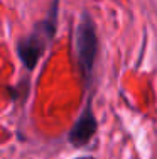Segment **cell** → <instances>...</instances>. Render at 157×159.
Returning a JSON list of instances; mask_svg holds the SVG:
<instances>
[{
  "label": "cell",
  "instance_id": "cell-3",
  "mask_svg": "<svg viewBox=\"0 0 157 159\" xmlns=\"http://www.w3.org/2000/svg\"><path fill=\"white\" fill-rule=\"evenodd\" d=\"M96 132V119L91 112V107L85 108V112L80 115V119L76 120V124L73 125L69 132V142L74 147H81L85 144L91 141V137Z\"/></svg>",
  "mask_w": 157,
  "mask_h": 159
},
{
  "label": "cell",
  "instance_id": "cell-1",
  "mask_svg": "<svg viewBox=\"0 0 157 159\" xmlns=\"http://www.w3.org/2000/svg\"><path fill=\"white\" fill-rule=\"evenodd\" d=\"M56 9H58V0H54V3H52L49 19L44 20V22H39V24L34 27V31L17 44L19 58H20V61L24 63L29 70H34L36 68L37 61H39L41 56H42V52L46 51L51 37L54 36V31H56Z\"/></svg>",
  "mask_w": 157,
  "mask_h": 159
},
{
  "label": "cell",
  "instance_id": "cell-2",
  "mask_svg": "<svg viewBox=\"0 0 157 159\" xmlns=\"http://www.w3.org/2000/svg\"><path fill=\"white\" fill-rule=\"evenodd\" d=\"M96 52H98V37L93 20L85 14L76 27V58L78 66L85 80H89L93 66H95Z\"/></svg>",
  "mask_w": 157,
  "mask_h": 159
}]
</instances>
